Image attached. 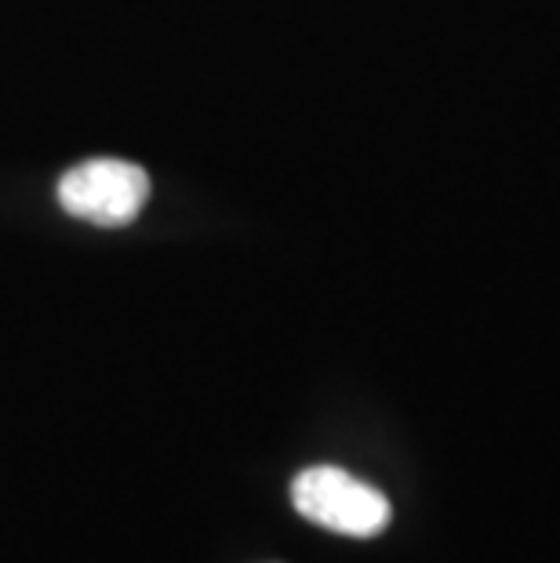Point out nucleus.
Masks as SVG:
<instances>
[{
	"label": "nucleus",
	"mask_w": 560,
	"mask_h": 563,
	"mask_svg": "<svg viewBox=\"0 0 560 563\" xmlns=\"http://www.w3.org/2000/svg\"><path fill=\"white\" fill-rule=\"evenodd\" d=\"M292 506L309 523L350 538H375L389 523V498L339 465H309L292 481Z\"/></svg>",
	"instance_id": "f257e3e1"
},
{
	"label": "nucleus",
	"mask_w": 560,
	"mask_h": 563,
	"mask_svg": "<svg viewBox=\"0 0 560 563\" xmlns=\"http://www.w3.org/2000/svg\"><path fill=\"white\" fill-rule=\"evenodd\" d=\"M150 197V178L139 164L128 161H88L77 164L74 172L58 183V203L95 225H128L139 219Z\"/></svg>",
	"instance_id": "f03ea898"
}]
</instances>
